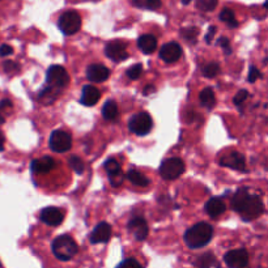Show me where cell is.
Returning a JSON list of instances; mask_svg holds the SVG:
<instances>
[{
  "label": "cell",
  "mask_w": 268,
  "mask_h": 268,
  "mask_svg": "<svg viewBox=\"0 0 268 268\" xmlns=\"http://www.w3.org/2000/svg\"><path fill=\"white\" fill-rule=\"evenodd\" d=\"M4 143H5L4 135L0 132V152H3V150H4Z\"/></svg>",
  "instance_id": "obj_44"
},
{
  "label": "cell",
  "mask_w": 268,
  "mask_h": 268,
  "mask_svg": "<svg viewBox=\"0 0 268 268\" xmlns=\"http://www.w3.org/2000/svg\"><path fill=\"white\" fill-rule=\"evenodd\" d=\"M46 83L49 88L60 90L69 83L68 73L61 65H51L50 68L47 69Z\"/></svg>",
  "instance_id": "obj_4"
},
{
  "label": "cell",
  "mask_w": 268,
  "mask_h": 268,
  "mask_svg": "<svg viewBox=\"0 0 268 268\" xmlns=\"http://www.w3.org/2000/svg\"><path fill=\"white\" fill-rule=\"evenodd\" d=\"M11 54H13L12 46H9V45H1L0 46V57H8Z\"/></svg>",
  "instance_id": "obj_41"
},
{
  "label": "cell",
  "mask_w": 268,
  "mask_h": 268,
  "mask_svg": "<svg viewBox=\"0 0 268 268\" xmlns=\"http://www.w3.org/2000/svg\"><path fill=\"white\" fill-rule=\"evenodd\" d=\"M214 33H216V28H214V27L209 28V31H208V34L206 35V42H207V43L212 42V38H213Z\"/></svg>",
  "instance_id": "obj_43"
},
{
  "label": "cell",
  "mask_w": 268,
  "mask_h": 268,
  "mask_svg": "<svg viewBox=\"0 0 268 268\" xmlns=\"http://www.w3.org/2000/svg\"><path fill=\"white\" fill-rule=\"evenodd\" d=\"M68 165L77 173V174L84 173V162H83V160H81L79 156H71L68 160Z\"/></svg>",
  "instance_id": "obj_31"
},
{
  "label": "cell",
  "mask_w": 268,
  "mask_h": 268,
  "mask_svg": "<svg viewBox=\"0 0 268 268\" xmlns=\"http://www.w3.org/2000/svg\"><path fill=\"white\" fill-rule=\"evenodd\" d=\"M58 92H59V90H57V89L49 88V87H47L46 89H43L42 92L39 93V98H41L46 105L47 104L50 105L58 97Z\"/></svg>",
  "instance_id": "obj_28"
},
{
  "label": "cell",
  "mask_w": 268,
  "mask_h": 268,
  "mask_svg": "<svg viewBox=\"0 0 268 268\" xmlns=\"http://www.w3.org/2000/svg\"><path fill=\"white\" fill-rule=\"evenodd\" d=\"M217 3L218 0H198L196 1V7L199 8L200 11L211 12L217 7Z\"/></svg>",
  "instance_id": "obj_30"
},
{
  "label": "cell",
  "mask_w": 268,
  "mask_h": 268,
  "mask_svg": "<svg viewBox=\"0 0 268 268\" xmlns=\"http://www.w3.org/2000/svg\"><path fill=\"white\" fill-rule=\"evenodd\" d=\"M190 1H191V0H182V3H183L184 5H187V4L190 3Z\"/></svg>",
  "instance_id": "obj_47"
},
{
  "label": "cell",
  "mask_w": 268,
  "mask_h": 268,
  "mask_svg": "<svg viewBox=\"0 0 268 268\" xmlns=\"http://www.w3.org/2000/svg\"><path fill=\"white\" fill-rule=\"evenodd\" d=\"M204 208H206V212H207L211 217H218V216L224 213L226 209L225 203H224L221 199H217V198H212V199L208 200Z\"/></svg>",
  "instance_id": "obj_20"
},
{
  "label": "cell",
  "mask_w": 268,
  "mask_h": 268,
  "mask_svg": "<svg viewBox=\"0 0 268 268\" xmlns=\"http://www.w3.org/2000/svg\"><path fill=\"white\" fill-rule=\"evenodd\" d=\"M259 77H262L259 69H258L257 67L251 65V67H250V72H249V81L250 83H254V81L258 80Z\"/></svg>",
  "instance_id": "obj_39"
},
{
  "label": "cell",
  "mask_w": 268,
  "mask_h": 268,
  "mask_svg": "<svg viewBox=\"0 0 268 268\" xmlns=\"http://www.w3.org/2000/svg\"><path fill=\"white\" fill-rule=\"evenodd\" d=\"M142 73H143L142 64H135L127 69V76L130 77L131 80H138L139 77L142 76Z\"/></svg>",
  "instance_id": "obj_33"
},
{
  "label": "cell",
  "mask_w": 268,
  "mask_h": 268,
  "mask_svg": "<svg viewBox=\"0 0 268 268\" xmlns=\"http://www.w3.org/2000/svg\"><path fill=\"white\" fill-rule=\"evenodd\" d=\"M224 262L230 268H245L249 265V254L245 249L230 250L224 255Z\"/></svg>",
  "instance_id": "obj_9"
},
{
  "label": "cell",
  "mask_w": 268,
  "mask_h": 268,
  "mask_svg": "<svg viewBox=\"0 0 268 268\" xmlns=\"http://www.w3.org/2000/svg\"><path fill=\"white\" fill-rule=\"evenodd\" d=\"M109 179H110V183L114 186V187H118L120 184L123 183V179H124V177H123L122 172L115 173V174H111L109 176Z\"/></svg>",
  "instance_id": "obj_36"
},
{
  "label": "cell",
  "mask_w": 268,
  "mask_h": 268,
  "mask_svg": "<svg viewBox=\"0 0 268 268\" xmlns=\"http://www.w3.org/2000/svg\"><path fill=\"white\" fill-rule=\"evenodd\" d=\"M135 7L143 8V9H158L161 7V0H131Z\"/></svg>",
  "instance_id": "obj_26"
},
{
  "label": "cell",
  "mask_w": 268,
  "mask_h": 268,
  "mask_svg": "<svg viewBox=\"0 0 268 268\" xmlns=\"http://www.w3.org/2000/svg\"><path fill=\"white\" fill-rule=\"evenodd\" d=\"M182 57V47L177 42H169L161 47L160 58L165 63H174Z\"/></svg>",
  "instance_id": "obj_12"
},
{
  "label": "cell",
  "mask_w": 268,
  "mask_h": 268,
  "mask_svg": "<svg viewBox=\"0 0 268 268\" xmlns=\"http://www.w3.org/2000/svg\"><path fill=\"white\" fill-rule=\"evenodd\" d=\"M110 76V71L102 64H92L87 71V77L90 83H102Z\"/></svg>",
  "instance_id": "obj_16"
},
{
  "label": "cell",
  "mask_w": 268,
  "mask_h": 268,
  "mask_svg": "<svg viewBox=\"0 0 268 268\" xmlns=\"http://www.w3.org/2000/svg\"><path fill=\"white\" fill-rule=\"evenodd\" d=\"M105 54L109 59L114 61H122L126 60L128 58V53H127L126 43L119 41V39H115V41H111L106 45L105 47Z\"/></svg>",
  "instance_id": "obj_10"
},
{
  "label": "cell",
  "mask_w": 268,
  "mask_h": 268,
  "mask_svg": "<svg viewBox=\"0 0 268 268\" xmlns=\"http://www.w3.org/2000/svg\"><path fill=\"white\" fill-rule=\"evenodd\" d=\"M182 37L183 38H186L188 41V42H196V37H198V33H199V30L196 29V28H187V29H182Z\"/></svg>",
  "instance_id": "obj_32"
},
{
  "label": "cell",
  "mask_w": 268,
  "mask_h": 268,
  "mask_svg": "<svg viewBox=\"0 0 268 268\" xmlns=\"http://www.w3.org/2000/svg\"><path fill=\"white\" fill-rule=\"evenodd\" d=\"M214 262H216V258L211 253H207L198 258L195 261V265L199 268H211L214 265Z\"/></svg>",
  "instance_id": "obj_27"
},
{
  "label": "cell",
  "mask_w": 268,
  "mask_h": 268,
  "mask_svg": "<svg viewBox=\"0 0 268 268\" xmlns=\"http://www.w3.org/2000/svg\"><path fill=\"white\" fill-rule=\"evenodd\" d=\"M101 93L100 90L92 85H85L83 88V93H81L80 102L84 106H94V105L100 101Z\"/></svg>",
  "instance_id": "obj_17"
},
{
  "label": "cell",
  "mask_w": 268,
  "mask_h": 268,
  "mask_svg": "<svg viewBox=\"0 0 268 268\" xmlns=\"http://www.w3.org/2000/svg\"><path fill=\"white\" fill-rule=\"evenodd\" d=\"M111 237V226L107 222H100L98 225L93 229L89 241L90 243H106Z\"/></svg>",
  "instance_id": "obj_14"
},
{
  "label": "cell",
  "mask_w": 268,
  "mask_h": 268,
  "mask_svg": "<svg viewBox=\"0 0 268 268\" xmlns=\"http://www.w3.org/2000/svg\"><path fill=\"white\" fill-rule=\"evenodd\" d=\"M249 97V93H247V90H245V89H242V90H239V92L236 94V97H234L233 102L236 105H241L243 101L246 100Z\"/></svg>",
  "instance_id": "obj_38"
},
{
  "label": "cell",
  "mask_w": 268,
  "mask_h": 268,
  "mask_svg": "<svg viewBox=\"0 0 268 268\" xmlns=\"http://www.w3.org/2000/svg\"><path fill=\"white\" fill-rule=\"evenodd\" d=\"M218 72H220V65L217 63H214V61H211V63H208L203 67V75L208 79L217 76Z\"/></svg>",
  "instance_id": "obj_29"
},
{
  "label": "cell",
  "mask_w": 268,
  "mask_h": 268,
  "mask_svg": "<svg viewBox=\"0 0 268 268\" xmlns=\"http://www.w3.org/2000/svg\"><path fill=\"white\" fill-rule=\"evenodd\" d=\"M249 191H247V188L242 187L239 188V190H237V192L234 194L233 199H232V208H233L234 211L238 212L239 213V211L242 209V207H243V204H245L246 199L249 198Z\"/></svg>",
  "instance_id": "obj_21"
},
{
  "label": "cell",
  "mask_w": 268,
  "mask_h": 268,
  "mask_svg": "<svg viewBox=\"0 0 268 268\" xmlns=\"http://www.w3.org/2000/svg\"><path fill=\"white\" fill-rule=\"evenodd\" d=\"M105 169H106V172L109 176L115 174V173L122 172V170H120V165H119L115 160H107L106 162H105Z\"/></svg>",
  "instance_id": "obj_34"
},
{
  "label": "cell",
  "mask_w": 268,
  "mask_h": 268,
  "mask_svg": "<svg viewBox=\"0 0 268 268\" xmlns=\"http://www.w3.org/2000/svg\"><path fill=\"white\" fill-rule=\"evenodd\" d=\"M4 122H5V119H4V117L1 115V113H0V124H3Z\"/></svg>",
  "instance_id": "obj_46"
},
{
  "label": "cell",
  "mask_w": 268,
  "mask_h": 268,
  "mask_svg": "<svg viewBox=\"0 0 268 268\" xmlns=\"http://www.w3.org/2000/svg\"><path fill=\"white\" fill-rule=\"evenodd\" d=\"M213 236V229L207 222H199L191 226L184 233V242L190 249H202L209 243Z\"/></svg>",
  "instance_id": "obj_1"
},
{
  "label": "cell",
  "mask_w": 268,
  "mask_h": 268,
  "mask_svg": "<svg viewBox=\"0 0 268 268\" xmlns=\"http://www.w3.org/2000/svg\"><path fill=\"white\" fill-rule=\"evenodd\" d=\"M117 268H143V266L136 259L130 258V259H126L122 263H119V266Z\"/></svg>",
  "instance_id": "obj_35"
},
{
  "label": "cell",
  "mask_w": 268,
  "mask_h": 268,
  "mask_svg": "<svg viewBox=\"0 0 268 268\" xmlns=\"http://www.w3.org/2000/svg\"><path fill=\"white\" fill-rule=\"evenodd\" d=\"M217 45H218V46H221L222 49H224L225 54L232 53V49H230V45H229V39L225 38V37H221V38H218Z\"/></svg>",
  "instance_id": "obj_40"
},
{
  "label": "cell",
  "mask_w": 268,
  "mask_h": 268,
  "mask_svg": "<svg viewBox=\"0 0 268 268\" xmlns=\"http://www.w3.org/2000/svg\"><path fill=\"white\" fill-rule=\"evenodd\" d=\"M58 27L65 35L76 34L81 28V17L76 11H67L58 20Z\"/></svg>",
  "instance_id": "obj_3"
},
{
  "label": "cell",
  "mask_w": 268,
  "mask_h": 268,
  "mask_svg": "<svg viewBox=\"0 0 268 268\" xmlns=\"http://www.w3.org/2000/svg\"><path fill=\"white\" fill-rule=\"evenodd\" d=\"M0 268H3V266H1V262H0Z\"/></svg>",
  "instance_id": "obj_48"
},
{
  "label": "cell",
  "mask_w": 268,
  "mask_h": 268,
  "mask_svg": "<svg viewBox=\"0 0 268 268\" xmlns=\"http://www.w3.org/2000/svg\"><path fill=\"white\" fill-rule=\"evenodd\" d=\"M184 172L183 161L178 157L165 160L160 166V176L166 180L177 179Z\"/></svg>",
  "instance_id": "obj_6"
},
{
  "label": "cell",
  "mask_w": 268,
  "mask_h": 268,
  "mask_svg": "<svg viewBox=\"0 0 268 268\" xmlns=\"http://www.w3.org/2000/svg\"><path fill=\"white\" fill-rule=\"evenodd\" d=\"M263 212H265V206H263L261 198L257 195H249V198L246 199L245 204H243V207L239 211V214H241L243 220L250 221V220L259 217Z\"/></svg>",
  "instance_id": "obj_5"
},
{
  "label": "cell",
  "mask_w": 268,
  "mask_h": 268,
  "mask_svg": "<svg viewBox=\"0 0 268 268\" xmlns=\"http://www.w3.org/2000/svg\"><path fill=\"white\" fill-rule=\"evenodd\" d=\"M51 150L57 152V153H65L71 149L72 147V139L71 135H68L64 131H54L49 140Z\"/></svg>",
  "instance_id": "obj_8"
},
{
  "label": "cell",
  "mask_w": 268,
  "mask_h": 268,
  "mask_svg": "<svg viewBox=\"0 0 268 268\" xmlns=\"http://www.w3.org/2000/svg\"><path fill=\"white\" fill-rule=\"evenodd\" d=\"M128 126L134 134L139 135V136H144V135L150 132L152 127H153V122H152V118L148 113H138L130 119Z\"/></svg>",
  "instance_id": "obj_7"
},
{
  "label": "cell",
  "mask_w": 268,
  "mask_h": 268,
  "mask_svg": "<svg viewBox=\"0 0 268 268\" xmlns=\"http://www.w3.org/2000/svg\"><path fill=\"white\" fill-rule=\"evenodd\" d=\"M220 164L222 166L234 169V170H239V172H245L246 170L245 157L241 153H237V152H232V153L224 156L220 160Z\"/></svg>",
  "instance_id": "obj_15"
},
{
  "label": "cell",
  "mask_w": 268,
  "mask_h": 268,
  "mask_svg": "<svg viewBox=\"0 0 268 268\" xmlns=\"http://www.w3.org/2000/svg\"><path fill=\"white\" fill-rule=\"evenodd\" d=\"M118 106L115 104L114 101H107L106 104L104 105V109H102V115L106 120H114V119L118 118Z\"/></svg>",
  "instance_id": "obj_23"
},
{
  "label": "cell",
  "mask_w": 268,
  "mask_h": 268,
  "mask_svg": "<svg viewBox=\"0 0 268 268\" xmlns=\"http://www.w3.org/2000/svg\"><path fill=\"white\" fill-rule=\"evenodd\" d=\"M54 255L61 262H67L72 259L79 251L76 242L73 241L72 237H69L67 234L59 236L54 239L53 245H51Z\"/></svg>",
  "instance_id": "obj_2"
},
{
  "label": "cell",
  "mask_w": 268,
  "mask_h": 268,
  "mask_svg": "<svg viewBox=\"0 0 268 268\" xmlns=\"http://www.w3.org/2000/svg\"><path fill=\"white\" fill-rule=\"evenodd\" d=\"M55 168V161L50 156H43L31 162V170L37 174H47Z\"/></svg>",
  "instance_id": "obj_18"
},
{
  "label": "cell",
  "mask_w": 268,
  "mask_h": 268,
  "mask_svg": "<svg viewBox=\"0 0 268 268\" xmlns=\"http://www.w3.org/2000/svg\"><path fill=\"white\" fill-rule=\"evenodd\" d=\"M220 20L222 23H225L229 28H237L238 27V21L236 20V16H234V12L229 8H225L222 9L221 13H220Z\"/></svg>",
  "instance_id": "obj_25"
},
{
  "label": "cell",
  "mask_w": 268,
  "mask_h": 268,
  "mask_svg": "<svg viewBox=\"0 0 268 268\" xmlns=\"http://www.w3.org/2000/svg\"><path fill=\"white\" fill-rule=\"evenodd\" d=\"M150 92H154V87L153 85H149V87H147L146 89H144V94H149Z\"/></svg>",
  "instance_id": "obj_45"
},
{
  "label": "cell",
  "mask_w": 268,
  "mask_h": 268,
  "mask_svg": "<svg viewBox=\"0 0 268 268\" xmlns=\"http://www.w3.org/2000/svg\"><path fill=\"white\" fill-rule=\"evenodd\" d=\"M5 110H12V102L9 100H3L0 101V111H5Z\"/></svg>",
  "instance_id": "obj_42"
},
{
  "label": "cell",
  "mask_w": 268,
  "mask_h": 268,
  "mask_svg": "<svg viewBox=\"0 0 268 268\" xmlns=\"http://www.w3.org/2000/svg\"><path fill=\"white\" fill-rule=\"evenodd\" d=\"M128 230L138 241H144L148 237V225L143 217L131 218L128 222Z\"/></svg>",
  "instance_id": "obj_13"
},
{
  "label": "cell",
  "mask_w": 268,
  "mask_h": 268,
  "mask_svg": "<svg viewBox=\"0 0 268 268\" xmlns=\"http://www.w3.org/2000/svg\"><path fill=\"white\" fill-rule=\"evenodd\" d=\"M127 179L130 180L132 184H136V186H140V187H146V186L149 184V179L138 170H130L127 173Z\"/></svg>",
  "instance_id": "obj_22"
},
{
  "label": "cell",
  "mask_w": 268,
  "mask_h": 268,
  "mask_svg": "<svg viewBox=\"0 0 268 268\" xmlns=\"http://www.w3.org/2000/svg\"><path fill=\"white\" fill-rule=\"evenodd\" d=\"M39 217L46 225L49 226H59L63 222L64 214L57 207H46L41 211Z\"/></svg>",
  "instance_id": "obj_11"
},
{
  "label": "cell",
  "mask_w": 268,
  "mask_h": 268,
  "mask_svg": "<svg viewBox=\"0 0 268 268\" xmlns=\"http://www.w3.org/2000/svg\"><path fill=\"white\" fill-rule=\"evenodd\" d=\"M138 47L140 49V51L149 55L157 49V39L152 34H144L142 37H139Z\"/></svg>",
  "instance_id": "obj_19"
},
{
  "label": "cell",
  "mask_w": 268,
  "mask_h": 268,
  "mask_svg": "<svg viewBox=\"0 0 268 268\" xmlns=\"http://www.w3.org/2000/svg\"><path fill=\"white\" fill-rule=\"evenodd\" d=\"M200 104L206 106L207 109H212L216 104V97L211 88H206L200 93Z\"/></svg>",
  "instance_id": "obj_24"
},
{
  "label": "cell",
  "mask_w": 268,
  "mask_h": 268,
  "mask_svg": "<svg viewBox=\"0 0 268 268\" xmlns=\"http://www.w3.org/2000/svg\"><path fill=\"white\" fill-rule=\"evenodd\" d=\"M3 68H4V71H5V72L12 73V72H16V71H19V69H20V65L17 64V63H16V61L7 60V61H4Z\"/></svg>",
  "instance_id": "obj_37"
}]
</instances>
